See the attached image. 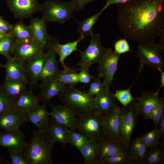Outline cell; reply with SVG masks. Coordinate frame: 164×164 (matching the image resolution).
I'll list each match as a JSON object with an SVG mask.
<instances>
[{"label": "cell", "mask_w": 164, "mask_h": 164, "mask_svg": "<svg viewBox=\"0 0 164 164\" xmlns=\"http://www.w3.org/2000/svg\"><path fill=\"white\" fill-rule=\"evenodd\" d=\"M117 22L125 38L154 42L164 30V0H131L116 4Z\"/></svg>", "instance_id": "cell-1"}, {"label": "cell", "mask_w": 164, "mask_h": 164, "mask_svg": "<svg viewBox=\"0 0 164 164\" xmlns=\"http://www.w3.org/2000/svg\"><path fill=\"white\" fill-rule=\"evenodd\" d=\"M54 143L46 130H36L23 150L29 164H52V153Z\"/></svg>", "instance_id": "cell-2"}, {"label": "cell", "mask_w": 164, "mask_h": 164, "mask_svg": "<svg viewBox=\"0 0 164 164\" xmlns=\"http://www.w3.org/2000/svg\"><path fill=\"white\" fill-rule=\"evenodd\" d=\"M58 97L63 105L77 116L92 112L94 110V97L77 90L74 86H66Z\"/></svg>", "instance_id": "cell-3"}, {"label": "cell", "mask_w": 164, "mask_h": 164, "mask_svg": "<svg viewBox=\"0 0 164 164\" xmlns=\"http://www.w3.org/2000/svg\"><path fill=\"white\" fill-rule=\"evenodd\" d=\"M74 10L70 2L47 0L41 5L42 17L46 23L56 22L63 24L73 19Z\"/></svg>", "instance_id": "cell-4"}, {"label": "cell", "mask_w": 164, "mask_h": 164, "mask_svg": "<svg viewBox=\"0 0 164 164\" xmlns=\"http://www.w3.org/2000/svg\"><path fill=\"white\" fill-rule=\"evenodd\" d=\"M164 49V45L154 42L139 44L135 55L140 62L139 73L145 65L153 70L162 69L164 66L162 54Z\"/></svg>", "instance_id": "cell-5"}, {"label": "cell", "mask_w": 164, "mask_h": 164, "mask_svg": "<svg viewBox=\"0 0 164 164\" xmlns=\"http://www.w3.org/2000/svg\"><path fill=\"white\" fill-rule=\"evenodd\" d=\"M139 115L135 100L120 108V142L128 148L133 130L138 121Z\"/></svg>", "instance_id": "cell-6"}, {"label": "cell", "mask_w": 164, "mask_h": 164, "mask_svg": "<svg viewBox=\"0 0 164 164\" xmlns=\"http://www.w3.org/2000/svg\"><path fill=\"white\" fill-rule=\"evenodd\" d=\"M77 129L89 140L97 142L105 136L101 117L94 111L77 116Z\"/></svg>", "instance_id": "cell-7"}, {"label": "cell", "mask_w": 164, "mask_h": 164, "mask_svg": "<svg viewBox=\"0 0 164 164\" xmlns=\"http://www.w3.org/2000/svg\"><path fill=\"white\" fill-rule=\"evenodd\" d=\"M91 37L87 49L80 51V58L77 65L88 69L94 64L98 63L110 49L103 46L99 34H94Z\"/></svg>", "instance_id": "cell-8"}, {"label": "cell", "mask_w": 164, "mask_h": 164, "mask_svg": "<svg viewBox=\"0 0 164 164\" xmlns=\"http://www.w3.org/2000/svg\"><path fill=\"white\" fill-rule=\"evenodd\" d=\"M121 55L110 48L103 58L98 63V74L104 78L103 82L112 84L114 74L117 70L118 64Z\"/></svg>", "instance_id": "cell-9"}, {"label": "cell", "mask_w": 164, "mask_h": 164, "mask_svg": "<svg viewBox=\"0 0 164 164\" xmlns=\"http://www.w3.org/2000/svg\"><path fill=\"white\" fill-rule=\"evenodd\" d=\"M6 4L14 17L20 19L31 18L40 12L41 5L38 0H7Z\"/></svg>", "instance_id": "cell-10"}, {"label": "cell", "mask_w": 164, "mask_h": 164, "mask_svg": "<svg viewBox=\"0 0 164 164\" xmlns=\"http://www.w3.org/2000/svg\"><path fill=\"white\" fill-rule=\"evenodd\" d=\"M47 55L43 53L33 59L24 62V68L26 84L32 91L39 87L38 78Z\"/></svg>", "instance_id": "cell-11"}, {"label": "cell", "mask_w": 164, "mask_h": 164, "mask_svg": "<svg viewBox=\"0 0 164 164\" xmlns=\"http://www.w3.org/2000/svg\"><path fill=\"white\" fill-rule=\"evenodd\" d=\"M104 84L102 91L94 97V112L101 116L112 111L119 106L114 94L110 91V85Z\"/></svg>", "instance_id": "cell-12"}, {"label": "cell", "mask_w": 164, "mask_h": 164, "mask_svg": "<svg viewBox=\"0 0 164 164\" xmlns=\"http://www.w3.org/2000/svg\"><path fill=\"white\" fill-rule=\"evenodd\" d=\"M43 48L33 39L16 42L12 57L22 61L34 59L43 52Z\"/></svg>", "instance_id": "cell-13"}, {"label": "cell", "mask_w": 164, "mask_h": 164, "mask_svg": "<svg viewBox=\"0 0 164 164\" xmlns=\"http://www.w3.org/2000/svg\"><path fill=\"white\" fill-rule=\"evenodd\" d=\"M46 23L41 18L32 19L29 25L32 33L33 39L43 49L48 50L51 46L52 37L48 33Z\"/></svg>", "instance_id": "cell-14"}, {"label": "cell", "mask_w": 164, "mask_h": 164, "mask_svg": "<svg viewBox=\"0 0 164 164\" xmlns=\"http://www.w3.org/2000/svg\"><path fill=\"white\" fill-rule=\"evenodd\" d=\"M52 111L49 116L57 122L63 125L68 129L75 131L77 129V116L72 110L63 105L53 106L50 104Z\"/></svg>", "instance_id": "cell-15"}, {"label": "cell", "mask_w": 164, "mask_h": 164, "mask_svg": "<svg viewBox=\"0 0 164 164\" xmlns=\"http://www.w3.org/2000/svg\"><path fill=\"white\" fill-rule=\"evenodd\" d=\"M27 143L19 129L0 132V146L14 151L23 150Z\"/></svg>", "instance_id": "cell-16"}, {"label": "cell", "mask_w": 164, "mask_h": 164, "mask_svg": "<svg viewBox=\"0 0 164 164\" xmlns=\"http://www.w3.org/2000/svg\"><path fill=\"white\" fill-rule=\"evenodd\" d=\"M121 108L119 106L112 111L101 116L105 136L119 142Z\"/></svg>", "instance_id": "cell-17"}, {"label": "cell", "mask_w": 164, "mask_h": 164, "mask_svg": "<svg viewBox=\"0 0 164 164\" xmlns=\"http://www.w3.org/2000/svg\"><path fill=\"white\" fill-rule=\"evenodd\" d=\"M65 87L54 77L43 80L39 84L40 91L37 96L39 101L46 104L53 97L60 94Z\"/></svg>", "instance_id": "cell-18"}, {"label": "cell", "mask_w": 164, "mask_h": 164, "mask_svg": "<svg viewBox=\"0 0 164 164\" xmlns=\"http://www.w3.org/2000/svg\"><path fill=\"white\" fill-rule=\"evenodd\" d=\"M97 142L98 162L101 159L109 155L121 153H128V148L120 142L115 141L105 136Z\"/></svg>", "instance_id": "cell-19"}, {"label": "cell", "mask_w": 164, "mask_h": 164, "mask_svg": "<svg viewBox=\"0 0 164 164\" xmlns=\"http://www.w3.org/2000/svg\"><path fill=\"white\" fill-rule=\"evenodd\" d=\"M26 122V114L13 108L0 117V129L5 130L19 129L22 125Z\"/></svg>", "instance_id": "cell-20"}, {"label": "cell", "mask_w": 164, "mask_h": 164, "mask_svg": "<svg viewBox=\"0 0 164 164\" xmlns=\"http://www.w3.org/2000/svg\"><path fill=\"white\" fill-rule=\"evenodd\" d=\"M39 101L32 91L27 90L12 102L13 108L21 112L26 113L38 107Z\"/></svg>", "instance_id": "cell-21"}, {"label": "cell", "mask_w": 164, "mask_h": 164, "mask_svg": "<svg viewBox=\"0 0 164 164\" xmlns=\"http://www.w3.org/2000/svg\"><path fill=\"white\" fill-rule=\"evenodd\" d=\"M157 92L143 91L138 101L136 102L139 115L145 119H149L150 114L158 103L160 97L158 96Z\"/></svg>", "instance_id": "cell-22"}, {"label": "cell", "mask_w": 164, "mask_h": 164, "mask_svg": "<svg viewBox=\"0 0 164 164\" xmlns=\"http://www.w3.org/2000/svg\"><path fill=\"white\" fill-rule=\"evenodd\" d=\"M3 67L5 70V80L22 82L26 84L23 61L12 57L7 60Z\"/></svg>", "instance_id": "cell-23"}, {"label": "cell", "mask_w": 164, "mask_h": 164, "mask_svg": "<svg viewBox=\"0 0 164 164\" xmlns=\"http://www.w3.org/2000/svg\"><path fill=\"white\" fill-rule=\"evenodd\" d=\"M26 84L22 82L5 80L0 84V93L12 102L27 90Z\"/></svg>", "instance_id": "cell-24"}, {"label": "cell", "mask_w": 164, "mask_h": 164, "mask_svg": "<svg viewBox=\"0 0 164 164\" xmlns=\"http://www.w3.org/2000/svg\"><path fill=\"white\" fill-rule=\"evenodd\" d=\"M45 104L26 113L27 122L30 121L40 130H46L49 123V112Z\"/></svg>", "instance_id": "cell-25"}, {"label": "cell", "mask_w": 164, "mask_h": 164, "mask_svg": "<svg viewBox=\"0 0 164 164\" xmlns=\"http://www.w3.org/2000/svg\"><path fill=\"white\" fill-rule=\"evenodd\" d=\"M68 129L66 126L57 122L51 118L49 119L46 131L54 143L59 142L64 146L68 143Z\"/></svg>", "instance_id": "cell-26"}, {"label": "cell", "mask_w": 164, "mask_h": 164, "mask_svg": "<svg viewBox=\"0 0 164 164\" xmlns=\"http://www.w3.org/2000/svg\"><path fill=\"white\" fill-rule=\"evenodd\" d=\"M83 39L80 37L76 41L61 44L59 43L58 39L53 38L51 47L53 48L56 53L59 55V62L61 63L63 69L68 67L65 63L66 59L74 51H80L77 49V45Z\"/></svg>", "instance_id": "cell-27"}, {"label": "cell", "mask_w": 164, "mask_h": 164, "mask_svg": "<svg viewBox=\"0 0 164 164\" xmlns=\"http://www.w3.org/2000/svg\"><path fill=\"white\" fill-rule=\"evenodd\" d=\"M48 50L47 55L38 80L43 81L54 77L59 70L58 67L59 62L56 60V53L54 50L51 47Z\"/></svg>", "instance_id": "cell-28"}, {"label": "cell", "mask_w": 164, "mask_h": 164, "mask_svg": "<svg viewBox=\"0 0 164 164\" xmlns=\"http://www.w3.org/2000/svg\"><path fill=\"white\" fill-rule=\"evenodd\" d=\"M147 149L146 145L140 137H137L132 140L128 153L132 164H141Z\"/></svg>", "instance_id": "cell-29"}, {"label": "cell", "mask_w": 164, "mask_h": 164, "mask_svg": "<svg viewBox=\"0 0 164 164\" xmlns=\"http://www.w3.org/2000/svg\"><path fill=\"white\" fill-rule=\"evenodd\" d=\"M9 34L16 42H21L33 39L31 29L29 25L22 20L12 25Z\"/></svg>", "instance_id": "cell-30"}, {"label": "cell", "mask_w": 164, "mask_h": 164, "mask_svg": "<svg viewBox=\"0 0 164 164\" xmlns=\"http://www.w3.org/2000/svg\"><path fill=\"white\" fill-rule=\"evenodd\" d=\"M97 143L96 141L89 140L78 150L84 158V164H98Z\"/></svg>", "instance_id": "cell-31"}, {"label": "cell", "mask_w": 164, "mask_h": 164, "mask_svg": "<svg viewBox=\"0 0 164 164\" xmlns=\"http://www.w3.org/2000/svg\"><path fill=\"white\" fill-rule=\"evenodd\" d=\"M103 11L101 9L98 12L87 18L84 20L77 22V32L80 35V37L83 39L87 36H91L94 33L93 28V26Z\"/></svg>", "instance_id": "cell-32"}, {"label": "cell", "mask_w": 164, "mask_h": 164, "mask_svg": "<svg viewBox=\"0 0 164 164\" xmlns=\"http://www.w3.org/2000/svg\"><path fill=\"white\" fill-rule=\"evenodd\" d=\"M77 70V69L67 67L62 70H59L54 78L65 85L75 87L79 83Z\"/></svg>", "instance_id": "cell-33"}, {"label": "cell", "mask_w": 164, "mask_h": 164, "mask_svg": "<svg viewBox=\"0 0 164 164\" xmlns=\"http://www.w3.org/2000/svg\"><path fill=\"white\" fill-rule=\"evenodd\" d=\"M164 163L163 149L159 145L147 149L141 164H163Z\"/></svg>", "instance_id": "cell-34"}, {"label": "cell", "mask_w": 164, "mask_h": 164, "mask_svg": "<svg viewBox=\"0 0 164 164\" xmlns=\"http://www.w3.org/2000/svg\"><path fill=\"white\" fill-rule=\"evenodd\" d=\"M15 39L10 35L0 39V54L8 60L12 58L15 45Z\"/></svg>", "instance_id": "cell-35"}, {"label": "cell", "mask_w": 164, "mask_h": 164, "mask_svg": "<svg viewBox=\"0 0 164 164\" xmlns=\"http://www.w3.org/2000/svg\"><path fill=\"white\" fill-rule=\"evenodd\" d=\"M128 153L109 155L100 159L98 164H132Z\"/></svg>", "instance_id": "cell-36"}, {"label": "cell", "mask_w": 164, "mask_h": 164, "mask_svg": "<svg viewBox=\"0 0 164 164\" xmlns=\"http://www.w3.org/2000/svg\"><path fill=\"white\" fill-rule=\"evenodd\" d=\"M67 138L68 143L75 147L78 150L86 144L89 139L80 132L68 129Z\"/></svg>", "instance_id": "cell-37"}, {"label": "cell", "mask_w": 164, "mask_h": 164, "mask_svg": "<svg viewBox=\"0 0 164 164\" xmlns=\"http://www.w3.org/2000/svg\"><path fill=\"white\" fill-rule=\"evenodd\" d=\"M140 137L148 149L159 145L161 135L159 129L155 127Z\"/></svg>", "instance_id": "cell-38"}, {"label": "cell", "mask_w": 164, "mask_h": 164, "mask_svg": "<svg viewBox=\"0 0 164 164\" xmlns=\"http://www.w3.org/2000/svg\"><path fill=\"white\" fill-rule=\"evenodd\" d=\"M131 87L127 89L116 90L115 96L123 106H126L134 100L139 99V98H135L132 96L130 90Z\"/></svg>", "instance_id": "cell-39"}, {"label": "cell", "mask_w": 164, "mask_h": 164, "mask_svg": "<svg viewBox=\"0 0 164 164\" xmlns=\"http://www.w3.org/2000/svg\"><path fill=\"white\" fill-rule=\"evenodd\" d=\"M164 114V97H161L155 107L151 112L149 119L153 121L155 127L158 125L159 121L163 114Z\"/></svg>", "instance_id": "cell-40"}, {"label": "cell", "mask_w": 164, "mask_h": 164, "mask_svg": "<svg viewBox=\"0 0 164 164\" xmlns=\"http://www.w3.org/2000/svg\"><path fill=\"white\" fill-rule=\"evenodd\" d=\"M7 152L11 159V164H29L24 154L23 150H8Z\"/></svg>", "instance_id": "cell-41"}, {"label": "cell", "mask_w": 164, "mask_h": 164, "mask_svg": "<svg viewBox=\"0 0 164 164\" xmlns=\"http://www.w3.org/2000/svg\"><path fill=\"white\" fill-rule=\"evenodd\" d=\"M101 78L98 75L97 77L90 83L88 93L94 97L98 95L104 88V84L101 82Z\"/></svg>", "instance_id": "cell-42"}, {"label": "cell", "mask_w": 164, "mask_h": 164, "mask_svg": "<svg viewBox=\"0 0 164 164\" xmlns=\"http://www.w3.org/2000/svg\"><path fill=\"white\" fill-rule=\"evenodd\" d=\"M114 51L120 55L132 51L125 38L117 40L114 43Z\"/></svg>", "instance_id": "cell-43"}, {"label": "cell", "mask_w": 164, "mask_h": 164, "mask_svg": "<svg viewBox=\"0 0 164 164\" xmlns=\"http://www.w3.org/2000/svg\"><path fill=\"white\" fill-rule=\"evenodd\" d=\"M79 72L78 73L79 83L85 84L91 82L95 78V77L91 74L89 71V69L84 67H80L77 69Z\"/></svg>", "instance_id": "cell-44"}, {"label": "cell", "mask_w": 164, "mask_h": 164, "mask_svg": "<svg viewBox=\"0 0 164 164\" xmlns=\"http://www.w3.org/2000/svg\"><path fill=\"white\" fill-rule=\"evenodd\" d=\"M12 108L11 102L0 93V117Z\"/></svg>", "instance_id": "cell-45"}, {"label": "cell", "mask_w": 164, "mask_h": 164, "mask_svg": "<svg viewBox=\"0 0 164 164\" xmlns=\"http://www.w3.org/2000/svg\"><path fill=\"white\" fill-rule=\"evenodd\" d=\"M96 0H71L70 2L74 11H82L85 6L89 3Z\"/></svg>", "instance_id": "cell-46"}, {"label": "cell", "mask_w": 164, "mask_h": 164, "mask_svg": "<svg viewBox=\"0 0 164 164\" xmlns=\"http://www.w3.org/2000/svg\"><path fill=\"white\" fill-rule=\"evenodd\" d=\"M12 25L0 14V31L9 34Z\"/></svg>", "instance_id": "cell-47"}, {"label": "cell", "mask_w": 164, "mask_h": 164, "mask_svg": "<svg viewBox=\"0 0 164 164\" xmlns=\"http://www.w3.org/2000/svg\"><path fill=\"white\" fill-rule=\"evenodd\" d=\"M130 0H107L105 4L101 9L104 11L108 6L111 5L123 3Z\"/></svg>", "instance_id": "cell-48"}, {"label": "cell", "mask_w": 164, "mask_h": 164, "mask_svg": "<svg viewBox=\"0 0 164 164\" xmlns=\"http://www.w3.org/2000/svg\"><path fill=\"white\" fill-rule=\"evenodd\" d=\"M159 130L160 132L161 138L164 137V114L162 116L159 122Z\"/></svg>", "instance_id": "cell-49"}, {"label": "cell", "mask_w": 164, "mask_h": 164, "mask_svg": "<svg viewBox=\"0 0 164 164\" xmlns=\"http://www.w3.org/2000/svg\"><path fill=\"white\" fill-rule=\"evenodd\" d=\"M159 71L161 73V76L160 79V86L158 91H157V92L158 93L160 89L162 87H164V72L163 71L162 69H159Z\"/></svg>", "instance_id": "cell-50"}, {"label": "cell", "mask_w": 164, "mask_h": 164, "mask_svg": "<svg viewBox=\"0 0 164 164\" xmlns=\"http://www.w3.org/2000/svg\"><path fill=\"white\" fill-rule=\"evenodd\" d=\"M159 36L160 37L159 43L164 45V30L162 32Z\"/></svg>", "instance_id": "cell-51"}, {"label": "cell", "mask_w": 164, "mask_h": 164, "mask_svg": "<svg viewBox=\"0 0 164 164\" xmlns=\"http://www.w3.org/2000/svg\"><path fill=\"white\" fill-rule=\"evenodd\" d=\"M0 164H11V162L10 161L3 159L0 155Z\"/></svg>", "instance_id": "cell-52"}, {"label": "cell", "mask_w": 164, "mask_h": 164, "mask_svg": "<svg viewBox=\"0 0 164 164\" xmlns=\"http://www.w3.org/2000/svg\"><path fill=\"white\" fill-rule=\"evenodd\" d=\"M9 35V34L5 33L0 31V39Z\"/></svg>", "instance_id": "cell-53"}, {"label": "cell", "mask_w": 164, "mask_h": 164, "mask_svg": "<svg viewBox=\"0 0 164 164\" xmlns=\"http://www.w3.org/2000/svg\"><path fill=\"white\" fill-rule=\"evenodd\" d=\"M4 65L0 63V68L2 67H4Z\"/></svg>", "instance_id": "cell-54"}]
</instances>
